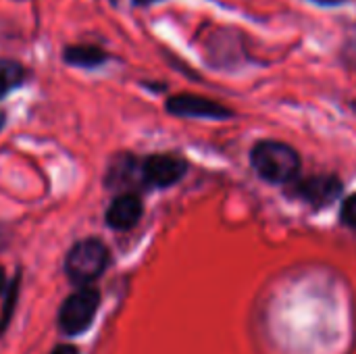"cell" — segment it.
<instances>
[{
	"mask_svg": "<svg viewBox=\"0 0 356 354\" xmlns=\"http://www.w3.org/2000/svg\"><path fill=\"white\" fill-rule=\"evenodd\" d=\"M98 305H100V296L94 288L77 290L63 303L58 313V328L67 336H77L86 332L96 317Z\"/></svg>",
	"mask_w": 356,
	"mask_h": 354,
	"instance_id": "3",
	"label": "cell"
},
{
	"mask_svg": "<svg viewBox=\"0 0 356 354\" xmlns=\"http://www.w3.org/2000/svg\"><path fill=\"white\" fill-rule=\"evenodd\" d=\"M50 354H79V351L75 346H69V344H63V346H56Z\"/></svg>",
	"mask_w": 356,
	"mask_h": 354,
	"instance_id": "11",
	"label": "cell"
},
{
	"mask_svg": "<svg viewBox=\"0 0 356 354\" xmlns=\"http://www.w3.org/2000/svg\"><path fill=\"white\" fill-rule=\"evenodd\" d=\"M152 2H159V0H136V4H152Z\"/></svg>",
	"mask_w": 356,
	"mask_h": 354,
	"instance_id": "14",
	"label": "cell"
},
{
	"mask_svg": "<svg viewBox=\"0 0 356 354\" xmlns=\"http://www.w3.org/2000/svg\"><path fill=\"white\" fill-rule=\"evenodd\" d=\"M2 125H4V113L0 111V129H2Z\"/></svg>",
	"mask_w": 356,
	"mask_h": 354,
	"instance_id": "15",
	"label": "cell"
},
{
	"mask_svg": "<svg viewBox=\"0 0 356 354\" xmlns=\"http://www.w3.org/2000/svg\"><path fill=\"white\" fill-rule=\"evenodd\" d=\"M25 73L19 63L0 58V98L8 92H13L17 86H21Z\"/></svg>",
	"mask_w": 356,
	"mask_h": 354,
	"instance_id": "9",
	"label": "cell"
},
{
	"mask_svg": "<svg viewBox=\"0 0 356 354\" xmlns=\"http://www.w3.org/2000/svg\"><path fill=\"white\" fill-rule=\"evenodd\" d=\"M108 265V248L100 240H83L77 242L67 259H65V271L73 284L88 286L94 280H98Z\"/></svg>",
	"mask_w": 356,
	"mask_h": 354,
	"instance_id": "2",
	"label": "cell"
},
{
	"mask_svg": "<svg viewBox=\"0 0 356 354\" xmlns=\"http://www.w3.org/2000/svg\"><path fill=\"white\" fill-rule=\"evenodd\" d=\"M2 288H4V269L0 267V292H2Z\"/></svg>",
	"mask_w": 356,
	"mask_h": 354,
	"instance_id": "13",
	"label": "cell"
},
{
	"mask_svg": "<svg viewBox=\"0 0 356 354\" xmlns=\"http://www.w3.org/2000/svg\"><path fill=\"white\" fill-rule=\"evenodd\" d=\"M294 192L298 198H302L313 207H327L334 200H338L342 192V182L334 175H315L298 182Z\"/></svg>",
	"mask_w": 356,
	"mask_h": 354,
	"instance_id": "5",
	"label": "cell"
},
{
	"mask_svg": "<svg viewBox=\"0 0 356 354\" xmlns=\"http://www.w3.org/2000/svg\"><path fill=\"white\" fill-rule=\"evenodd\" d=\"M167 111L177 117H209V119H223L232 115V111L225 108L223 104L194 94H181L169 98Z\"/></svg>",
	"mask_w": 356,
	"mask_h": 354,
	"instance_id": "6",
	"label": "cell"
},
{
	"mask_svg": "<svg viewBox=\"0 0 356 354\" xmlns=\"http://www.w3.org/2000/svg\"><path fill=\"white\" fill-rule=\"evenodd\" d=\"M142 211H144L142 200L136 194H121L111 202L106 211V223L119 232L131 230L140 221Z\"/></svg>",
	"mask_w": 356,
	"mask_h": 354,
	"instance_id": "7",
	"label": "cell"
},
{
	"mask_svg": "<svg viewBox=\"0 0 356 354\" xmlns=\"http://www.w3.org/2000/svg\"><path fill=\"white\" fill-rule=\"evenodd\" d=\"M65 58L77 67H96L106 58V54L96 46H73V48H67Z\"/></svg>",
	"mask_w": 356,
	"mask_h": 354,
	"instance_id": "8",
	"label": "cell"
},
{
	"mask_svg": "<svg viewBox=\"0 0 356 354\" xmlns=\"http://www.w3.org/2000/svg\"><path fill=\"white\" fill-rule=\"evenodd\" d=\"M186 171L188 163L179 154H152L142 163V177L154 188H169L177 184Z\"/></svg>",
	"mask_w": 356,
	"mask_h": 354,
	"instance_id": "4",
	"label": "cell"
},
{
	"mask_svg": "<svg viewBox=\"0 0 356 354\" xmlns=\"http://www.w3.org/2000/svg\"><path fill=\"white\" fill-rule=\"evenodd\" d=\"M250 165L269 184H290L300 171V156L284 142L263 140L252 148Z\"/></svg>",
	"mask_w": 356,
	"mask_h": 354,
	"instance_id": "1",
	"label": "cell"
},
{
	"mask_svg": "<svg viewBox=\"0 0 356 354\" xmlns=\"http://www.w3.org/2000/svg\"><path fill=\"white\" fill-rule=\"evenodd\" d=\"M340 217H342V223L356 230V194L348 196L342 204V211H340Z\"/></svg>",
	"mask_w": 356,
	"mask_h": 354,
	"instance_id": "10",
	"label": "cell"
},
{
	"mask_svg": "<svg viewBox=\"0 0 356 354\" xmlns=\"http://www.w3.org/2000/svg\"><path fill=\"white\" fill-rule=\"evenodd\" d=\"M317 2H321V4H340L344 0H317Z\"/></svg>",
	"mask_w": 356,
	"mask_h": 354,
	"instance_id": "12",
	"label": "cell"
}]
</instances>
